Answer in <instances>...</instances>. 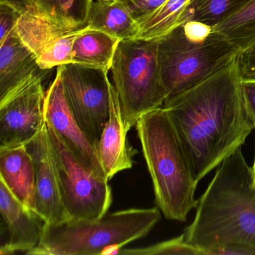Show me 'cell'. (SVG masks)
<instances>
[{
  "instance_id": "6da1fadb",
  "label": "cell",
  "mask_w": 255,
  "mask_h": 255,
  "mask_svg": "<svg viewBox=\"0 0 255 255\" xmlns=\"http://www.w3.org/2000/svg\"><path fill=\"white\" fill-rule=\"evenodd\" d=\"M197 183L241 147L255 125L241 91L238 55L204 81L165 101Z\"/></svg>"
},
{
  "instance_id": "4316f807",
  "label": "cell",
  "mask_w": 255,
  "mask_h": 255,
  "mask_svg": "<svg viewBox=\"0 0 255 255\" xmlns=\"http://www.w3.org/2000/svg\"><path fill=\"white\" fill-rule=\"evenodd\" d=\"M135 18L154 11L167 0H124Z\"/></svg>"
},
{
  "instance_id": "f1b7e54d",
  "label": "cell",
  "mask_w": 255,
  "mask_h": 255,
  "mask_svg": "<svg viewBox=\"0 0 255 255\" xmlns=\"http://www.w3.org/2000/svg\"><path fill=\"white\" fill-rule=\"evenodd\" d=\"M85 3V13L89 10V7H90L91 4L93 2V0H83Z\"/></svg>"
},
{
  "instance_id": "e0dca14e",
  "label": "cell",
  "mask_w": 255,
  "mask_h": 255,
  "mask_svg": "<svg viewBox=\"0 0 255 255\" xmlns=\"http://www.w3.org/2000/svg\"><path fill=\"white\" fill-rule=\"evenodd\" d=\"M84 20L121 40L135 39L138 32L136 18L124 0H93Z\"/></svg>"
},
{
  "instance_id": "5bb4252c",
  "label": "cell",
  "mask_w": 255,
  "mask_h": 255,
  "mask_svg": "<svg viewBox=\"0 0 255 255\" xmlns=\"http://www.w3.org/2000/svg\"><path fill=\"white\" fill-rule=\"evenodd\" d=\"M50 71L38 66L33 54L17 34L0 42V101L38 78H45Z\"/></svg>"
},
{
  "instance_id": "52a82bcc",
  "label": "cell",
  "mask_w": 255,
  "mask_h": 255,
  "mask_svg": "<svg viewBox=\"0 0 255 255\" xmlns=\"http://www.w3.org/2000/svg\"><path fill=\"white\" fill-rule=\"evenodd\" d=\"M88 28L84 20L41 4L22 11L15 32L33 54L38 66L50 71L73 63L74 42Z\"/></svg>"
},
{
  "instance_id": "d4e9b609",
  "label": "cell",
  "mask_w": 255,
  "mask_h": 255,
  "mask_svg": "<svg viewBox=\"0 0 255 255\" xmlns=\"http://www.w3.org/2000/svg\"><path fill=\"white\" fill-rule=\"evenodd\" d=\"M237 55L241 79H255V41Z\"/></svg>"
},
{
  "instance_id": "9c48e42d",
  "label": "cell",
  "mask_w": 255,
  "mask_h": 255,
  "mask_svg": "<svg viewBox=\"0 0 255 255\" xmlns=\"http://www.w3.org/2000/svg\"><path fill=\"white\" fill-rule=\"evenodd\" d=\"M62 86L77 123L98 150L110 117L113 83L101 70L77 64L61 65Z\"/></svg>"
},
{
  "instance_id": "277c9868",
  "label": "cell",
  "mask_w": 255,
  "mask_h": 255,
  "mask_svg": "<svg viewBox=\"0 0 255 255\" xmlns=\"http://www.w3.org/2000/svg\"><path fill=\"white\" fill-rule=\"evenodd\" d=\"M160 219L154 207L107 213L94 220L45 223L41 243L27 255H119L124 246L147 235Z\"/></svg>"
},
{
  "instance_id": "4fadbf2b",
  "label": "cell",
  "mask_w": 255,
  "mask_h": 255,
  "mask_svg": "<svg viewBox=\"0 0 255 255\" xmlns=\"http://www.w3.org/2000/svg\"><path fill=\"white\" fill-rule=\"evenodd\" d=\"M33 159L35 189L32 207L47 224L62 223L69 220L61 196L59 181L52 157L47 123L26 144Z\"/></svg>"
},
{
  "instance_id": "603a6c76",
  "label": "cell",
  "mask_w": 255,
  "mask_h": 255,
  "mask_svg": "<svg viewBox=\"0 0 255 255\" xmlns=\"http://www.w3.org/2000/svg\"><path fill=\"white\" fill-rule=\"evenodd\" d=\"M22 11L23 9L14 4L5 0H0V42L16 33V24Z\"/></svg>"
},
{
  "instance_id": "f546056e",
  "label": "cell",
  "mask_w": 255,
  "mask_h": 255,
  "mask_svg": "<svg viewBox=\"0 0 255 255\" xmlns=\"http://www.w3.org/2000/svg\"><path fill=\"white\" fill-rule=\"evenodd\" d=\"M252 168H253L254 174H255V162H254V165H253V166H252Z\"/></svg>"
},
{
  "instance_id": "8992f818",
  "label": "cell",
  "mask_w": 255,
  "mask_h": 255,
  "mask_svg": "<svg viewBox=\"0 0 255 255\" xmlns=\"http://www.w3.org/2000/svg\"><path fill=\"white\" fill-rule=\"evenodd\" d=\"M126 130L167 100L158 60V40H121L111 70Z\"/></svg>"
},
{
  "instance_id": "ac0fdd59",
  "label": "cell",
  "mask_w": 255,
  "mask_h": 255,
  "mask_svg": "<svg viewBox=\"0 0 255 255\" xmlns=\"http://www.w3.org/2000/svg\"><path fill=\"white\" fill-rule=\"evenodd\" d=\"M120 41L89 25L87 30L74 42L72 64L101 70L109 74Z\"/></svg>"
},
{
  "instance_id": "cb8c5ba5",
  "label": "cell",
  "mask_w": 255,
  "mask_h": 255,
  "mask_svg": "<svg viewBox=\"0 0 255 255\" xmlns=\"http://www.w3.org/2000/svg\"><path fill=\"white\" fill-rule=\"evenodd\" d=\"M205 255H255V246L231 243L207 249Z\"/></svg>"
},
{
  "instance_id": "ffe728a7",
  "label": "cell",
  "mask_w": 255,
  "mask_h": 255,
  "mask_svg": "<svg viewBox=\"0 0 255 255\" xmlns=\"http://www.w3.org/2000/svg\"><path fill=\"white\" fill-rule=\"evenodd\" d=\"M237 54L255 41V0L213 27Z\"/></svg>"
},
{
  "instance_id": "2e32d148",
  "label": "cell",
  "mask_w": 255,
  "mask_h": 255,
  "mask_svg": "<svg viewBox=\"0 0 255 255\" xmlns=\"http://www.w3.org/2000/svg\"><path fill=\"white\" fill-rule=\"evenodd\" d=\"M0 181L31 208L35 189V170L26 145L0 147Z\"/></svg>"
},
{
  "instance_id": "9a60e30c",
  "label": "cell",
  "mask_w": 255,
  "mask_h": 255,
  "mask_svg": "<svg viewBox=\"0 0 255 255\" xmlns=\"http://www.w3.org/2000/svg\"><path fill=\"white\" fill-rule=\"evenodd\" d=\"M128 132L122 119L119 96L113 84L110 93V117L98 147L100 160L109 180L120 171L132 167L134 153L128 144Z\"/></svg>"
},
{
  "instance_id": "d6986e66",
  "label": "cell",
  "mask_w": 255,
  "mask_h": 255,
  "mask_svg": "<svg viewBox=\"0 0 255 255\" xmlns=\"http://www.w3.org/2000/svg\"><path fill=\"white\" fill-rule=\"evenodd\" d=\"M190 0H167L154 11L137 17L138 32L135 39L159 40L174 30L180 23Z\"/></svg>"
},
{
  "instance_id": "44dd1931",
  "label": "cell",
  "mask_w": 255,
  "mask_h": 255,
  "mask_svg": "<svg viewBox=\"0 0 255 255\" xmlns=\"http://www.w3.org/2000/svg\"><path fill=\"white\" fill-rule=\"evenodd\" d=\"M251 0H190L180 23L198 22L214 27L235 14Z\"/></svg>"
},
{
  "instance_id": "5b68a950",
  "label": "cell",
  "mask_w": 255,
  "mask_h": 255,
  "mask_svg": "<svg viewBox=\"0 0 255 255\" xmlns=\"http://www.w3.org/2000/svg\"><path fill=\"white\" fill-rule=\"evenodd\" d=\"M237 55L213 27L198 22L182 23L158 40V60L167 99L204 81Z\"/></svg>"
},
{
  "instance_id": "484cf974",
  "label": "cell",
  "mask_w": 255,
  "mask_h": 255,
  "mask_svg": "<svg viewBox=\"0 0 255 255\" xmlns=\"http://www.w3.org/2000/svg\"><path fill=\"white\" fill-rule=\"evenodd\" d=\"M241 91L246 111L255 125V79H241Z\"/></svg>"
},
{
  "instance_id": "7402d4cb",
  "label": "cell",
  "mask_w": 255,
  "mask_h": 255,
  "mask_svg": "<svg viewBox=\"0 0 255 255\" xmlns=\"http://www.w3.org/2000/svg\"><path fill=\"white\" fill-rule=\"evenodd\" d=\"M119 255H204L202 250L187 243L184 234L179 237L162 243H157L148 247L140 249H122Z\"/></svg>"
},
{
  "instance_id": "ba28073f",
  "label": "cell",
  "mask_w": 255,
  "mask_h": 255,
  "mask_svg": "<svg viewBox=\"0 0 255 255\" xmlns=\"http://www.w3.org/2000/svg\"><path fill=\"white\" fill-rule=\"evenodd\" d=\"M47 128L62 203L69 220L102 217L113 201L109 181L89 171L47 123Z\"/></svg>"
},
{
  "instance_id": "83f0119b",
  "label": "cell",
  "mask_w": 255,
  "mask_h": 255,
  "mask_svg": "<svg viewBox=\"0 0 255 255\" xmlns=\"http://www.w3.org/2000/svg\"><path fill=\"white\" fill-rule=\"evenodd\" d=\"M5 1H8V2L14 4L16 6L23 10L28 8V7L32 6V5L44 4L41 0H5Z\"/></svg>"
},
{
  "instance_id": "3957f363",
  "label": "cell",
  "mask_w": 255,
  "mask_h": 255,
  "mask_svg": "<svg viewBox=\"0 0 255 255\" xmlns=\"http://www.w3.org/2000/svg\"><path fill=\"white\" fill-rule=\"evenodd\" d=\"M135 127L158 207L167 219L186 222L198 204V183L168 113L156 109L141 116Z\"/></svg>"
},
{
  "instance_id": "7a4b0ae2",
  "label": "cell",
  "mask_w": 255,
  "mask_h": 255,
  "mask_svg": "<svg viewBox=\"0 0 255 255\" xmlns=\"http://www.w3.org/2000/svg\"><path fill=\"white\" fill-rule=\"evenodd\" d=\"M187 243L207 249L231 243L255 246V178L241 147L220 165L185 229Z\"/></svg>"
},
{
  "instance_id": "8fae6325",
  "label": "cell",
  "mask_w": 255,
  "mask_h": 255,
  "mask_svg": "<svg viewBox=\"0 0 255 255\" xmlns=\"http://www.w3.org/2000/svg\"><path fill=\"white\" fill-rule=\"evenodd\" d=\"M46 122L56 131L68 148L89 171L110 181L100 160L98 150L80 128L71 113L64 94L60 66L54 80L46 92Z\"/></svg>"
},
{
  "instance_id": "7c38bea8",
  "label": "cell",
  "mask_w": 255,
  "mask_h": 255,
  "mask_svg": "<svg viewBox=\"0 0 255 255\" xmlns=\"http://www.w3.org/2000/svg\"><path fill=\"white\" fill-rule=\"evenodd\" d=\"M0 255H9L16 252L27 255L38 247L45 221L19 201L2 181H0Z\"/></svg>"
},
{
  "instance_id": "30bf717a",
  "label": "cell",
  "mask_w": 255,
  "mask_h": 255,
  "mask_svg": "<svg viewBox=\"0 0 255 255\" xmlns=\"http://www.w3.org/2000/svg\"><path fill=\"white\" fill-rule=\"evenodd\" d=\"M44 79L0 101V147L26 145L45 125Z\"/></svg>"
}]
</instances>
